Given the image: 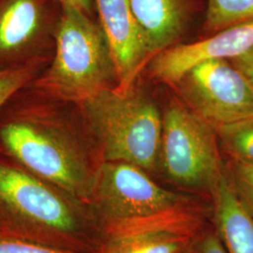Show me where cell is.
I'll use <instances>...</instances> for the list:
<instances>
[{"label": "cell", "instance_id": "1", "mask_svg": "<svg viewBox=\"0 0 253 253\" xmlns=\"http://www.w3.org/2000/svg\"><path fill=\"white\" fill-rule=\"evenodd\" d=\"M89 133L78 103L30 84L0 109V155L84 204L91 203L101 163L91 154Z\"/></svg>", "mask_w": 253, "mask_h": 253}, {"label": "cell", "instance_id": "2", "mask_svg": "<svg viewBox=\"0 0 253 253\" xmlns=\"http://www.w3.org/2000/svg\"><path fill=\"white\" fill-rule=\"evenodd\" d=\"M81 204L18 163L0 157V237L78 252L74 246L86 226Z\"/></svg>", "mask_w": 253, "mask_h": 253}, {"label": "cell", "instance_id": "3", "mask_svg": "<svg viewBox=\"0 0 253 253\" xmlns=\"http://www.w3.org/2000/svg\"><path fill=\"white\" fill-rule=\"evenodd\" d=\"M30 84L78 104L99 91L118 88L117 66L98 18L62 5L52 59Z\"/></svg>", "mask_w": 253, "mask_h": 253}, {"label": "cell", "instance_id": "4", "mask_svg": "<svg viewBox=\"0 0 253 253\" xmlns=\"http://www.w3.org/2000/svg\"><path fill=\"white\" fill-rule=\"evenodd\" d=\"M101 161L155 171L161 163L163 116L153 100L130 87L99 91L79 103Z\"/></svg>", "mask_w": 253, "mask_h": 253}, {"label": "cell", "instance_id": "5", "mask_svg": "<svg viewBox=\"0 0 253 253\" xmlns=\"http://www.w3.org/2000/svg\"><path fill=\"white\" fill-rule=\"evenodd\" d=\"M215 126L178 103L163 116L161 163L174 183L212 191L224 173Z\"/></svg>", "mask_w": 253, "mask_h": 253}, {"label": "cell", "instance_id": "6", "mask_svg": "<svg viewBox=\"0 0 253 253\" xmlns=\"http://www.w3.org/2000/svg\"><path fill=\"white\" fill-rule=\"evenodd\" d=\"M185 203L182 196L158 185L135 165L102 161L90 204L107 229L183 208Z\"/></svg>", "mask_w": 253, "mask_h": 253}, {"label": "cell", "instance_id": "7", "mask_svg": "<svg viewBox=\"0 0 253 253\" xmlns=\"http://www.w3.org/2000/svg\"><path fill=\"white\" fill-rule=\"evenodd\" d=\"M61 12L57 0H0V71L50 63Z\"/></svg>", "mask_w": 253, "mask_h": 253}, {"label": "cell", "instance_id": "8", "mask_svg": "<svg viewBox=\"0 0 253 253\" xmlns=\"http://www.w3.org/2000/svg\"><path fill=\"white\" fill-rule=\"evenodd\" d=\"M191 111L212 126L253 118V91L227 59L198 64L175 84Z\"/></svg>", "mask_w": 253, "mask_h": 253}, {"label": "cell", "instance_id": "9", "mask_svg": "<svg viewBox=\"0 0 253 253\" xmlns=\"http://www.w3.org/2000/svg\"><path fill=\"white\" fill-rule=\"evenodd\" d=\"M196 217L186 208L106 229L100 253H183L196 233Z\"/></svg>", "mask_w": 253, "mask_h": 253}, {"label": "cell", "instance_id": "10", "mask_svg": "<svg viewBox=\"0 0 253 253\" xmlns=\"http://www.w3.org/2000/svg\"><path fill=\"white\" fill-rule=\"evenodd\" d=\"M253 47V20L228 27L203 41L171 46L156 54L149 73L159 82L175 84L198 64L212 59H232Z\"/></svg>", "mask_w": 253, "mask_h": 253}, {"label": "cell", "instance_id": "11", "mask_svg": "<svg viewBox=\"0 0 253 253\" xmlns=\"http://www.w3.org/2000/svg\"><path fill=\"white\" fill-rule=\"evenodd\" d=\"M97 17L112 49L118 74V89L133 86L150 56L145 38L128 0H94Z\"/></svg>", "mask_w": 253, "mask_h": 253}, {"label": "cell", "instance_id": "12", "mask_svg": "<svg viewBox=\"0 0 253 253\" xmlns=\"http://www.w3.org/2000/svg\"><path fill=\"white\" fill-rule=\"evenodd\" d=\"M150 56L174 45L191 26L207 0H128Z\"/></svg>", "mask_w": 253, "mask_h": 253}, {"label": "cell", "instance_id": "13", "mask_svg": "<svg viewBox=\"0 0 253 253\" xmlns=\"http://www.w3.org/2000/svg\"><path fill=\"white\" fill-rule=\"evenodd\" d=\"M217 234L227 253H253V214L224 173L211 192Z\"/></svg>", "mask_w": 253, "mask_h": 253}, {"label": "cell", "instance_id": "14", "mask_svg": "<svg viewBox=\"0 0 253 253\" xmlns=\"http://www.w3.org/2000/svg\"><path fill=\"white\" fill-rule=\"evenodd\" d=\"M253 20V0H207L205 29L217 33Z\"/></svg>", "mask_w": 253, "mask_h": 253}, {"label": "cell", "instance_id": "15", "mask_svg": "<svg viewBox=\"0 0 253 253\" xmlns=\"http://www.w3.org/2000/svg\"><path fill=\"white\" fill-rule=\"evenodd\" d=\"M215 128L232 158L253 163V118Z\"/></svg>", "mask_w": 253, "mask_h": 253}, {"label": "cell", "instance_id": "16", "mask_svg": "<svg viewBox=\"0 0 253 253\" xmlns=\"http://www.w3.org/2000/svg\"><path fill=\"white\" fill-rule=\"evenodd\" d=\"M224 169L237 196L253 214V163L232 158Z\"/></svg>", "mask_w": 253, "mask_h": 253}, {"label": "cell", "instance_id": "17", "mask_svg": "<svg viewBox=\"0 0 253 253\" xmlns=\"http://www.w3.org/2000/svg\"><path fill=\"white\" fill-rule=\"evenodd\" d=\"M46 66L39 64L0 71V109L15 92L31 84Z\"/></svg>", "mask_w": 253, "mask_h": 253}, {"label": "cell", "instance_id": "18", "mask_svg": "<svg viewBox=\"0 0 253 253\" xmlns=\"http://www.w3.org/2000/svg\"><path fill=\"white\" fill-rule=\"evenodd\" d=\"M0 253H82L71 250L51 247L47 245L21 240L15 238L0 237Z\"/></svg>", "mask_w": 253, "mask_h": 253}, {"label": "cell", "instance_id": "19", "mask_svg": "<svg viewBox=\"0 0 253 253\" xmlns=\"http://www.w3.org/2000/svg\"><path fill=\"white\" fill-rule=\"evenodd\" d=\"M190 253H227L217 233H208L190 246Z\"/></svg>", "mask_w": 253, "mask_h": 253}, {"label": "cell", "instance_id": "20", "mask_svg": "<svg viewBox=\"0 0 253 253\" xmlns=\"http://www.w3.org/2000/svg\"><path fill=\"white\" fill-rule=\"evenodd\" d=\"M229 61L244 76L253 91V47L243 54L229 59Z\"/></svg>", "mask_w": 253, "mask_h": 253}, {"label": "cell", "instance_id": "21", "mask_svg": "<svg viewBox=\"0 0 253 253\" xmlns=\"http://www.w3.org/2000/svg\"><path fill=\"white\" fill-rule=\"evenodd\" d=\"M61 5L72 6L76 9H80L91 17H97V11L94 0H57Z\"/></svg>", "mask_w": 253, "mask_h": 253}]
</instances>
